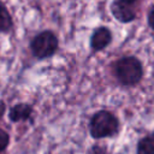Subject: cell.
Wrapping results in <instances>:
<instances>
[{"label": "cell", "mask_w": 154, "mask_h": 154, "mask_svg": "<svg viewBox=\"0 0 154 154\" xmlns=\"http://www.w3.org/2000/svg\"><path fill=\"white\" fill-rule=\"evenodd\" d=\"M113 73L120 85L135 87L143 78V65L135 55H125L114 63Z\"/></svg>", "instance_id": "obj_1"}, {"label": "cell", "mask_w": 154, "mask_h": 154, "mask_svg": "<svg viewBox=\"0 0 154 154\" xmlns=\"http://www.w3.org/2000/svg\"><path fill=\"white\" fill-rule=\"evenodd\" d=\"M118 118L107 109H100L93 114L89 122V134L95 140L113 137L119 132Z\"/></svg>", "instance_id": "obj_2"}, {"label": "cell", "mask_w": 154, "mask_h": 154, "mask_svg": "<svg viewBox=\"0 0 154 154\" xmlns=\"http://www.w3.org/2000/svg\"><path fill=\"white\" fill-rule=\"evenodd\" d=\"M59 47L57 35L51 30H43L37 34L30 42V49L36 59H47L55 54Z\"/></svg>", "instance_id": "obj_3"}, {"label": "cell", "mask_w": 154, "mask_h": 154, "mask_svg": "<svg viewBox=\"0 0 154 154\" xmlns=\"http://www.w3.org/2000/svg\"><path fill=\"white\" fill-rule=\"evenodd\" d=\"M141 0H113L111 12L113 17L123 23H131L137 18Z\"/></svg>", "instance_id": "obj_4"}, {"label": "cell", "mask_w": 154, "mask_h": 154, "mask_svg": "<svg viewBox=\"0 0 154 154\" xmlns=\"http://www.w3.org/2000/svg\"><path fill=\"white\" fill-rule=\"evenodd\" d=\"M112 42V32L107 26L96 28L90 36V48L94 52L103 51Z\"/></svg>", "instance_id": "obj_5"}, {"label": "cell", "mask_w": 154, "mask_h": 154, "mask_svg": "<svg viewBox=\"0 0 154 154\" xmlns=\"http://www.w3.org/2000/svg\"><path fill=\"white\" fill-rule=\"evenodd\" d=\"M34 113V108L31 105L25 103V102H19L13 105L10 111H8V118L13 123H19V122H26L30 120Z\"/></svg>", "instance_id": "obj_6"}, {"label": "cell", "mask_w": 154, "mask_h": 154, "mask_svg": "<svg viewBox=\"0 0 154 154\" xmlns=\"http://www.w3.org/2000/svg\"><path fill=\"white\" fill-rule=\"evenodd\" d=\"M136 154H154V131L138 140L136 146Z\"/></svg>", "instance_id": "obj_7"}, {"label": "cell", "mask_w": 154, "mask_h": 154, "mask_svg": "<svg viewBox=\"0 0 154 154\" xmlns=\"http://www.w3.org/2000/svg\"><path fill=\"white\" fill-rule=\"evenodd\" d=\"M13 26L12 17L2 1H0V32H8Z\"/></svg>", "instance_id": "obj_8"}, {"label": "cell", "mask_w": 154, "mask_h": 154, "mask_svg": "<svg viewBox=\"0 0 154 154\" xmlns=\"http://www.w3.org/2000/svg\"><path fill=\"white\" fill-rule=\"evenodd\" d=\"M8 144H10V135L5 130L0 129V154L7 149Z\"/></svg>", "instance_id": "obj_9"}, {"label": "cell", "mask_w": 154, "mask_h": 154, "mask_svg": "<svg viewBox=\"0 0 154 154\" xmlns=\"http://www.w3.org/2000/svg\"><path fill=\"white\" fill-rule=\"evenodd\" d=\"M85 154H107V148L103 147V146H99V144H95L93 147H90Z\"/></svg>", "instance_id": "obj_10"}, {"label": "cell", "mask_w": 154, "mask_h": 154, "mask_svg": "<svg viewBox=\"0 0 154 154\" xmlns=\"http://www.w3.org/2000/svg\"><path fill=\"white\" fill-rule=\"evenodd\" d=\"M147 24L154 31V4L148 10V13H147Z\"/></svg>", "instance_id": "obj_11"}, {"label": "cell", "mask_w": 154, "mask_h": 154, "mask_svg": "<svg viewBox=\"0 0 154 154\" xmlns=\"http://www.w3.org/2000/svg\"><path fill=\"white\" fill-rule=\"evenodd\" d=\"M5 111H6V105H5V102H4V101H1V100H0V119L2 118V116H4Z\"/></svg>", "instance_id": "obj_12"}]
</instances>
